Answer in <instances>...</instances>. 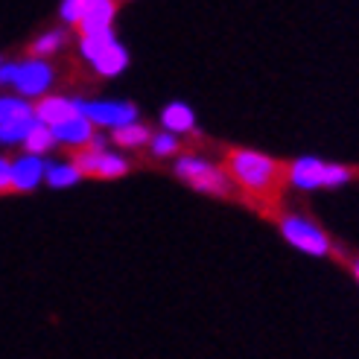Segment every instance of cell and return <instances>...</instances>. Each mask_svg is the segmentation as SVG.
<instances>
[{
  "label": "cell",
  "instance_id": "44dd1931",
  "mask_svg": "<svg viewBox=\"0 0 359 359\" xmlns=\"http://www.w3.org/2000/svg\"><path fill=\"white\" fill-rule=\"evenodd\" d=\"M32 123H15V126H0V143H24L29 135Z\"/></svg>",
  "mask_w": 359,
  "mask_h": 359
},
{
  "label": "cell",
  "instance_id": "6da1fadb",
  "mask_svg": "<svg viewBox=\"0 0 359 359\" xmlns=\"http://www.w3.org/2000/svg\"><path fill=\"white\" fill-rule=\"evenodd\" d=\"M222 172L240 199L266 219L283 217V190L290 182V164L245 147H228L222 155Z\"/></svg>",
  "mask_w": 359,
  "mask_h": 359
},
{
  "label": "cell",
  "instance_id": "7a4b0ae2",
  "mask_svg": "<svg viewBox=\"0 0 359 359\" xmlns=\"http://www.w3.org/2000/svg\"><path fill=\"white\" fill-rule=\"evenodd\" d=\"M356 167H342V164H325L318 158H298L290 161V182L301 190H313V187H336L345 184L351 178H356Z\"/></svg>",
  "mask_w": 359,
  "mask_h": 359
},
{
  "label": "cell",
  "instance_id": "7c38bea8",
  "mask_svg": "<svg viewBox=\"0 0 359 359\" xmlns=\"http://www.w3.org/2000/svg\"><path fill=\"white\" fill-rule=\"evenodd\" d=\"M53 132V137L56 140H62V143H67V147H88V143L94 140V126L88 123L85 117H79V120H70V123H65V126H59V129H50Z\"/></svg>",
  "mask_w": 359,
  "mask_h": 359
},
{
  "label": "cell",
  "instance_id": "cb8c5ba5",
  "mask_svg": "<svg viewBox=\"0 0 359 359\" xmlns=\"http://www.w3.org/2000/svg\"><path fill=\"white\" fill-rule=\"evenodd\" d=\"M353 275H356V280H359V260L353 263Z\"/></svg>",
  "mask_w": 359,
  "mask_h": 359
},
{
  "label": "cell",
  "instance_id": "d6986e66",
  "mask_svg": "<svg viewBox=\"0 0 359 359\" xmlns=\"http://www.w3.org/2000/svg\"><path fill=\"white\" fill-rule=\"evenodd\" d=\"M149 143H152V152H155V155H161V158L175 155L178 149H182V143H178V137H172V135H167V132H164V135H155Z\"/></svg>",
  "mask_w": 359,
  "mask_h": 359
},
{
  "label": "cell",
  "instance_id": "4fadbf2b",
  "mask_svg": "<svg viewBox=\"0 0 359 359\" xmlns=\"http://www.w3.org/2000/svg\"><path fill=\"white\" fill-rule=\"evenodd\" d=\"M161 123H164L167 135H172V132H193L196 129V117H193V111L187 109L184 102H172L170 109H164Z\"/></svg>",
  "mask_w": 359,
  "mask_h": 359
},
{
  "label": "cell",
  "instance_id": "e0dca14e",
  "mask_svg": "<svg viewBox=\"0 0 359 359\" xmlns=\"http://www.w3.org/2000/svg\"><path fill=\"white\" fill-rule=\"evenodd\" d=\"M47 182L53 184V187H70V184H76L79 182V172L74 170V164H53V167H47Z\"/></svg>",
  "mask_w": 359,
  "mask_h": 359
},
{
  "label": "cell",
  "instance_id": "7402d4cb",
  "mask_svg": "<svg viewBox=\"0 0 359 359\" xmlns=\"http://www.w3.org/2000/svg\"><path fill=\"white\" fill-rule=\"evenodd\" d=\"M0 193H12V164L0 158Z\"/></svg>",
  "mask_w": 359,
  "mask_h": 359
},
{
  "label": "cell",
  "instance_id": "603a6c76",
  "mask_svg": "<svg viewBox=\"0 0 359 359\" xmlns=\"http://www.w3.org/2000/svg\"><path fill=\"white\" fill-rule=\"evenodd\" d=\"M15 74H18V65H4L0 67V82H15Z\"/></svg>",
  "mask_w": 359,
  "mask_h": 359
},
{
  "label": "cell",
  "instance_id": "30bf717a",
  "mask_svg": "<svg viewBox=\"0 0 359 359\" xmlns=\"http://www.w3.org/2000/svg\"><path fill=\"white\" fill-rule=\"evenodd\" d=\"M114 12H117V4H111V0H91V9H88L85 18L76 24L82 39H88V35H109Z\"/></svg>",
  "mask_w": 359,
  "mask_h": 359
},
{
  "label": "cell",
  "instance_id": "9a60e30c",
  "mask_svg": "<svg viewBox=\"0 0 359 359\" xmlns=\"http://www.w3.org/2000/svg\"><path fill=\"white\" fill-rule=\"evenodd\" d=\"M111 140L117 143V147H123V149H137V147H143V143L152 140V132L147 129V126H140V123H129V126H120V129H114Z\"/></svg>",
  "mask_w": 359,
  "mask_h": 359
},
{
  "label": "cell",
  "instance_id": "52a82bcc",
  "mask_svg": "<svg viewBox=\"0 0 359 359\" xmlns=\"http://www.w3.org/2000/svg\"><path fill=\"white\" fill-rule=\"evenodd\" d=\"M79 114L91 126H129L137 120V105L132 102H76Z\"/></svg>",
  "mask_w": 359,
  "mask_h": 359
},
{
  "label": "cell",
  "instance_id": "3957f363",
  "mask_svg": "<svg viewBox=\"0 0 359 359\" xmlns=\"http://www.w3.org/2000/svg\"><path fill=\"white\" fill-rule=\"evenodd\" d=\"M175 175L182 178L184 184H190L193 190L199 193H208V196H217V199H228V196H234V187L225 178L222 167L210 164L205 158H178L175 161Z\"/></svg>",
  "mask_w": 359,
  "mask_h": 359
},
{
  "label": "cell",
  "instance_id": "2e32d148",
  "mask_svg": "<svg viewBox=\"0 0 359 359\" xmlns=\"http://www.w3.org/2000/svg\"><path fill=\"white\" fill-rule=\"evenodd\" d=\"M53 143H56L53 132L47 129V126H41V123H35V120H32L29 135L24 137V149H27V155L39 158V155H44L47 149H53Z\"/></svg>",
  "mask_w": 359,
  "mask_h": 359
},
{
  "label": "cell",
  "instance_id": "ba28073f",
  "mask_svg": "<svg viewBox=\"0 0 359 359\" xmlns=\"http://www.w3.org/2000/svg\"><path fill=\"white\" fill-rule=\"evenodd\" d=\"M32 117L35 123L47 126V129H59V126L70 123V120H79V105L74 100H65V97H44L39 105H32Z\"/></svg>",
  "mask_w": 359,
  "mask_h": 359
},
{
  "label": "cell",
  "instance_id": "9c48e42d",
  "mask_svg": "<svg viewBox=\"0 0 359 359\" xmlns=\"http://www.w3.org/2000/svg\"><path fill=\"white\" fill-rule=\"evenodd\" d=\"M15 85L24 97H39L44 94L47 88L53 85V67L44 62H27V65H18V74H15Z\"/></svg>",
  "mask_w": 359,
  "mask_h": 359
},
{
  "label": "cell",
  "instance_id": "277c9868",
  "mask_svg": "<svg viewBox=\"0 0 359 359\" xmlns=\"http://www.w3.org/2000/svg\"><path fill=\"white\" fill-rule=\"evenodd\" d=\"M278 225H280V234L286 237V243H292L295 248L307 251V255H316V257L333 255V243H330V237H327L318 225H313L310 219L292 217V213H283V217L278 219Z\"/></svg>",
  "mask_w": 359,
  "mask_h": 359
},
{
  "label": "cell",
  "instance_id": "ac0fdd59",
  "mask_svg": "<svg viewBox=\"0 0 359 359\" xmlns=\"http://www.w3.org/2000/svg\"><path fill=\"white\" fill-rule=\"evenodd\" d=\"M91 9V0H67V4H62V18L67 24H79L82 18H85V12Z\"/></svg>",
  "mask_w": 359,
  "mask_h": 359
},
{
  "label": "cell",
  "instance_id": "5bb4252c",
  "mask_svg": "<svg viewBox=\"0 0 359 359\" xmlns=\"http://www.w3.org/2000/svg\"><path fill=\"white\" fill-rule=\"evenodd\" d=\"M32 105L18 100V97H4L0 100V126H15V123H32Z\"/></svg>",
  "mask_w": 359,
  "mask_h": 359
},
{
  "label": "cell",
  "instance_id": "ffe728a7",
  "mask_svg": "<svg viewBox=\"0 0 359 359\" xmlns=\"http://www.w3.org/2000/svg\"><path fill=\"white\" fill-rule=\"evenodd\" d=\"M59 44H62V35L59 32H47V35H41V39L29 47V53H32V56H50V53L59 50Z\"/></svg>",
  "mask_w": 359,
  "mask_h": 359
},
{
  "label": "cell",
  "instance_id": "8fae6325",
  "mask_svg": "<svg viewBox=\"0 0 359 359\" xmlns=\"http://www.w3.org/2000/svg\"><path fill=\"white\" fill-rule=\"evenodd\" d=\"M47 172L44 167V161L41 158H21V161H15L12 164V193H21V190H32L35 184L41 182V175Z\"/></svg>",
  "mask_w": 359,
  "mask_h": 359
},
{
  "label": "cell",
  "instance_id": "5b68a950",
  "mask_svg": "<svg viewBox=\"0 0 359 359\" xmlns=\"http://www.w3.org/2000/svg\"><path fill=\"white\" fill-rule=\"evenodd\" d=\"M74 170L91 178H120L126 175L129 164L111 152H102V137H94L88 147L74 149Z\"/></svg>",
  "mask_w": 359,
  "mask_h": 359
},
{
  "label": "cell",
  "instance_id": "8992f818",
  "mask_svg": "<svg viewBox=\"0 0 359 359\" xmlns=\"http://www.w3.org/2000/svg\"><path fill=\"white\" fill-rule=\"evenodd\" d=\"M79 50H82V56L88 62H94L97 74H102V76H114L126 65H129L126 50L114 41V32H109V35H88V39L79 41Z\"/></svg>",
  "mask_w": 359,
  "mask_h": 359
}]
</instances>
